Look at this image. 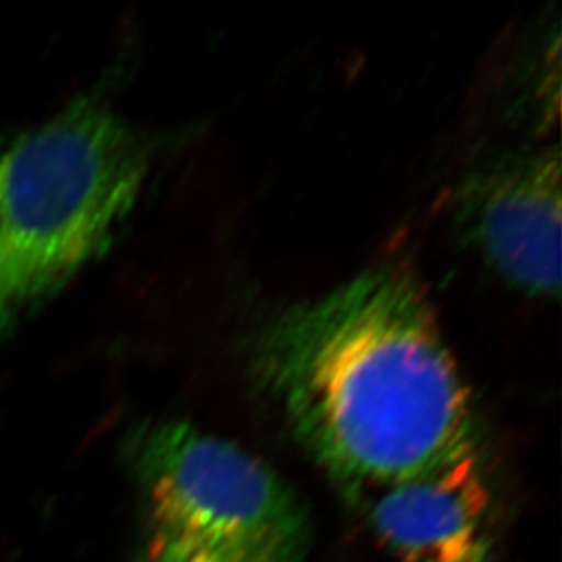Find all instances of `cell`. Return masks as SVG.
Instances as JSON below:
<instances>
[{
  "label": "cell",
  "mask_w": 562,
  "mask_h": 562,
  "mask_svg": "<svg viewBox=\"0 0 562 562\" xmlns=\"http://www.w3.org/2000/svg\"><path fill=\"white\" fill-rule=\"evenodd\" d=\"M457 217L504 281L533 297L561 292V155H503L462 182Z\"/></svg>",
  "instance_id": "277c9868"
},
{
  "label": "cell",
  "mask_w": 562,
  "mask_h": 562,
  "mask_svg": "<svg viewBox=\"0 0 562 562\" xmlns=\"http://www.w3.org/2000/svg\"><path fill=\"white\" fill-rule=\"evenodd\" d=\"M149 168L146 137L97 93L0 149V339L112 248Z\"/></svg>",
  "instance_id": "7a4b0ae2"
},
{
  "label": "cell",
  "mask_w": 562,
  "mask_h": 562,
  "mask_svg": "<svg viewBox=\"0 0 562 562\" xmlns=\"http://www.w3.org/2000/svg\"><path fill=\"white\" fill-rule=\"evenodd\" d=\"M254 364L304 448L348 492L477 448L470 387L425 293L397 268L279 313L257 337Z\"/></svg>",
  "instance_id": "6da1fadb"
},
{
  "label": "cell",
  "mask_w": 562,
  "mask_h": 562,
  "mask_svg": "<svg viewBox=\"0 0 562 562\" xmlns=\"http://www.w3.org/2000/svg\"><path fill=\"white\" fill-rule=\"evenodd\" d=\"M143 501V562H303L308 519L260 457L188 423L130 439Z\"/></svg>",
  "instance_id": "3957f363"
},
{
  "label": "cell",
  "mask_w": 562,
  "mask_h": 562,
  "mask_svg": "<svg viewBox=\"0 0 562 562\" xmlns=\"http://www.w3.org/2000/svg\"><path fill=\"white\" fill-rule=\"evenodd\" d=\"M350 494L395 562H495L492 495L477 448Z\"/></svg>",
  "instance_id": "5b68a950"
}]
</instances>
